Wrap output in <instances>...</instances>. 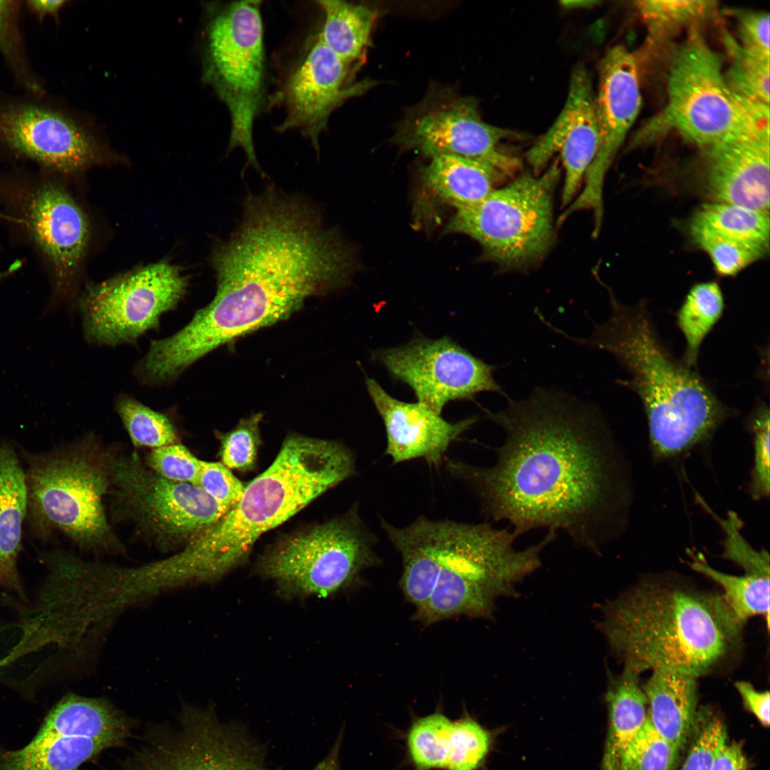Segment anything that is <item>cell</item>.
Returning <instances> with one entry per match:
<instances>
[{
  "mask_svg": "<svg viewBox=\"0 0 770 770\" xmlns=\"http://www.w3.org/2000/svg\"><path fill=\"white\" fill-rule=\"evenodd\" d=\"M486 411L505 433L490 467L448 461L474 491L485 515L506 520L515 537L538 528L563 531L598 552L620 490L612 441L600 413L553 390Z\"/></svg>",
  "mask_w": 770,
  "mask_h": 770,
  "instance_id": "1",
  "label": "cell"
},
{
  "mask_svg": "<svg viewBox=\"0 0 770 770\" xmlns=\"http://www.w3.org/2000/svg\"><path fill=\"white\" fill-rule=\"evenodd\" d=\"M216 294L170 337L152 340L150 361L175 380L216 348L284 320L312 297L348 284L352 252L307 200L267 188L245 200L242 221L213 250Z\"/></svg>",
  "mask_w": 770,
  "mask_h": 770,
  "instance_id": "2",
  "label": "cell"
},
{
  "mask_svg": "<svg viewBox=\"0 0 770 770\" xmlns=\"http://www.w3.org/2000/svg\"><path fill=\"white\" fill-rule=\"evenodd\" d=\"M381 526L394 547L419 558L436 578L426 605L413 618L426 625L466 615L489 617L497 599L541 565V553L556 533L523 549L512 531L488 523H466L421 517L404 527L385 520Z\"/></svg>",
  "mask_w": 770,
  "mask_h": 770,
  "instance_id": "3",
  "label": "cell"
},
{
  "mask_svg": "<svg viewBox=\"0 0 770 770\" xmlns=\"http://www.w3.org/2000/svg\"><path fill=\"white\" fill-rule=\"evenodd\" d=\"M575 340L610 353L627 371L630 379L617 383L639 396L657 458L709 439L732 415L696 369L671 353L645 306L613 301L609 319L595 325L589 338Z\"/></svg>",
  "mask_w": 770,
  "mask_h": 770,
  "instance_id": "4",
  "label": "cell"
},
{
  "mask_svg": "<svg viewBox=\"0 0 770 770\" xmlns=\"http://www.w3.org/2000/svg\"><path fill=\"white\" fill-rule=\"evenodd\" d=\"M742 624L722 595L647 581L607 604L600 629L625 666L697 678L735 647Z\"/></svg>",
  "mask_w": 770,
  "mask_h": 770,
  "instance_id": "5",
  "label": "cell"
},
{
  "mask_svg": "<svg viewBox=\"0 0 770 770\" xmlns=\"http://www.w3.org/2000/svg\"><path fill=\"white\" fill-rule=\"evenodd\" d=\"M352 453L337 441L292 435L237 502L188 543L202 582L242 564L255 541L355 473Z\"/></svg>",
  "mask_w": 770,
  "mask_h": 770,
  "instance_id": "6",
  "label": "cell"
},
{
  "mask_svg": "<svg viewBox=\"0 0 770 770\" xmlns=\"http://www.w3.org/2000/svg\"><path fill=\"white\" fill-rule=\"evenodd\" d=\"M24 453L33 536L46 541L59 532L81 548L123 550L103 503L113 456L96 439L89 436L46 452Z\"/></svg>",
  "mask_w": 770,
  "mask_h": 770,
  "instance_id": "7",
  "label": "cell"
},
{
  "mask_svg": "<svg viewBox=\"0 0 770 770\" xmlns=\"http://www.w3.org/2000/svg\"><path fill=\"white\" fill-rule=\"evenodd\" d=\"M560 175L555 161L541 176L524 174L494 189L480 202L456 209L448 232L475 240L484 257L502 269L539 262L554 240L553 193Z\"/></svg>",
  "mask_w": 770,
  "mask_h": 770,
  "instance_id": "8",
  "label": "cell"
},
{
  "mask_svg": "<svg viewBox=\"0 0 770 770\" xmlns=\"http://www.w3.org/2000/svg\"><path fill=\"white\" fill-rule=\"evenodd\" d=\"M722 59L697 29L673 52L667 74L668 126L708 148L724 138L769 120V106L736 94Z\"/></svg>",
  "mask_w": 770,
  "mask_h": 770,
  "instance_id": "9",
  "label": "cell"
},
{
  "mask_svg": "<svg viewBox=\"0 0 770 770\" xmlns=\"http://www.w3.org/2000/svg\"><path fill=\"white\" fill-rule=\"evenodd\" d=\"M375 535L358 508L284 538L260 559L259 573L284 597H326L349 587L379 561Z\"/></svg>",
  "mask_w": 770,
  "mask_h": 770,
  "instance_id": "10",
  "label": "cell"
},
{
  "mask_svg": "<svg viewBox=\"0 0 770 770\" xmlns=\"http://www.w3.org/2000/svg\"><path fill=\"white\" fill-rule=\"evenodd\" d=\"M205 74L229 111V150L242 148L249 163L259 169L252 133L265 98L260 1H237L217 6L207 29Z\"/></svg>",
  "mask_w": 770,
  "mask_h": 770,
  "instance_id": "11",
  "label": "cell"
},
{
  "mask_svg": "<svg viewBox=\"0 0 770 770\" xmlns=\"http://www.w3.org/2000/svg\"><path fill=\"white\" fill-rule=\"evenodd\" d=\"M188 282L178 266L160 262L87 285L76 307L86 341L110 346L135 344L145 332L159 328L164 313L176 308Z\"/></svg>",
  "mask_w": 770,
  "mask_h": 770,
  "instance_id": "12",
  "label": "cell"
},
{
  "mask_svg": "<svg viewBox=\"0 0 770 770\" xmlns=\"http://www.w3.org/2000/svg\"><path fill=\"white\" fill-rule=\"evenodd\" d=\"M110 488L118 509L165 549L185 546L226 513L199 486L161 476L135 453L112 457Z\"/></svg>",
  "mask_w": 770,
  "mask_h": 770,
  "instance_id": "13",
  "label": "cell"
},
{
  "mask_svg": "<svg viewBox=\"0 0 770 770\" xmlns=\"http://www.w3.org/2000/svg\"><path fill=\"white\" fill-rule=\"evenodd\" d=\"M129 730L125 715L106 698L70 693L49 711L29 744L0 751V770H82L125 741Z\"/></svg>",
  "mask_w": 770,
  "mask_h": 770,
  "instance_id": "14",
  "label": "cell"
},
{
  "mask_svg": "<svg viewBox=\"0 0 770 770\" xmlns=\"http://www.w3.org/2000/svg\"><path fill=\"white\" fill-rule=\"evenodd\" d=\"M515 132L485 122L478 102L451 91L429 93L411 108L397 130L396 141L433 158L453 155L485 163L503 175L520 166V160L503 148Z\"/></svg>",
  "mask_w": 770,
  "mask_h": 770,
  "instance_id": "15",
  "label": "cell"
},
{
  "mask_svg": "<svg viewBox=\"0 0 770 770\" xmlns=\"http://www.w3.org/2000/svg\"><path fill=\"white\" fill-rule=\"evenodd\" d=\"M15 192L18 222L50 267L52 291L43 316L63 304L76 308V278L89 237L86 215L67 190L49 178L25 183Z\"/></svg>",
  "mask_w": 770,
  "mask_h": 770,
  "instance_id": "16",
  "label": "cell"
},
{
  "mask_svg": "<svg viewBox=\"0 0 770 770\" xmlns=\"http://www.w3.org/2000/svg\"><path fill=\"white\" fill-rule=\"evenodd\" d=\"M375 355L394 378L412 389L419 404L437 414L449 401L473 400L481 392L505 396L493 378L496 366L448 337L415 338Z\"/></svg>",
  "mask_w": 770,
  "mask_h": 770,
  "instance_id": "17",
  "label": "cell"
},
{
  "mask_svg": "<svg viewBox=\"0 0 770 770\" xmlns=\"http://www.w3.org/2000/svg\"><path fill=\"white\" fill-rule=\"evenodd\" d=\"M0 146L53 173H73L102 159L75 120L35 99L0 97Z\"/></svg>",
  "mask_w": 770,
  "mask_h": 770,
  "instance_id": "18",
  "label": "cell"
},
{
  "mask_svg": "<svg viewBox=\"0 0 770 770\" xmlns=\"http://www.w3.org/2000/svg\"><path fill=\"white\" fill-rule=\"evenodd\" d=\"M131 770H274L245 731L210 709L188 707L180 729L140 751Z\"/></svg>",
  "mask_w": 770,
  "mask_h": 770,
  "instance_id": "19",
  "label": "cell"
},
{
  "mask_svg": "<svg viewBox=\"0 0 770 770\" xmlns=\"http://www.w3.org/2000/svg\"><path fill=\"white\" fill-rule=\"evenodd\" d=\"M642 103L636 57L622 45L610 48L599 66L595 113L599 145L584 177L582 192L568 208L570 213L591 210L595 220L602 217V190L606 173Z\"/></svg>",
  "mask_w": 770,
  "mask_h": 770,
  "instance_id": "20",
  "label": "cell"
},
{
  "mask_svg": "<svg viewBox=\"0 0 770 770\" xmlns=\"http://www.w3.org/2000/svg\"><path fill=\"white\" fill-rule=\"evenodd\" d=\"M350 66L314 36L281 91L285 118L278 130L300 131L318 152L331 113L370 86L365 81L349 85Z\"/></svg>",
  "mask_w": 770,
  "mask_h": 770,
  "instance_id": "21",
  "label": "cell"
},
{
  "mask_svg": "<svg viewBox=\"0 0 770 770\" xmlns=\"http://www.w3.org/2000/svg\"><path fill=\"white\" fill-rule=\"evenodd\" d=\"M599 145L595 93L586 68L572 71L564 107L548 130L528 150L526 160L535 175L559 153L565 170L562 205L573 201Z\"/></svg>",
  "mask_w": 770,
  "mask_h": 770,
  "instance_id": "22",
  "label": "cell"
},
{
  "mask_svg": "<svg viewBox=\"0 0 770 770\" xmlns=\"http://www.w3.org/2000/svg\"><path fill=\"white\" fill-rule=\"evenodd\" d=\"M705 177L717 202L769 213V121L735 133L709 147Z\"/></svg>",
  "mask_w": 770,
  "mask_h": 770,
  "instance_id": "23",
  "label": "cell"
},
{
  "mask_svg": "<svg viewBox=\"0 0 770 770\" xmlns=\"http://www.w3.org/2000/svg\"><path fill=\"white\" fill-rule=\"evenodd\" d=\"M368 393L386 433V453L394 463L423 458L438 466L449 446L474 424V416L451 423L417 403L389 395L374 379L366 377Z\"/></svg>",
  "mask_w": 770,
  "mask_h": 770,
  "instance_id": "24",
  "label": "cell"
},
{
  "mask_svg": "<svg viewBox=\"0 0 770 770\" xmlns=\"http://www.w3.org/2000/svg\"><path fill=\"white\" fill-rule=\"evenodd\" d=\"M28 513L25 471L14 445L0 444V586L27 602L17 568L22 550L23 527Z\"/></svg>",
  "mask_w": 770,
  "mask_h": 770,
  "instance_id": "25",
  "label": "cell"
},
{
  "mask_svg": "<svg viewBox=\"0 0 770 770\" xmlns=\"http://www.w3.org/2000/svg\"><path fill=\"white\" fill-rule=\"evenodd\" d=\"M642 688L651 723L669 742L679 759L692 739L697 719L696 677L653 670Z\"/></svg>",
  "mask_w": 770,
  "mask_h": 770,
  "instance_id": "26",
  "label": "cell"
},
{
  "mask_svg": "<svg viewBox=\"0 0 770 770\" xmlns=\"http://www.w3.org/2000/svg\"><path fill=\"white\" fill-rule=\"evenodd\" d=\"M641 672L625 666L621 674L611 677L606 694L609 726L602 770H617L620 759L645 724L648 704L639 682Z\"/></svg>",
  "mask_w": 770,
  "mask_h": 770,
  "instance_id": "27",
  "label": "cell"
},
{
  "mask_svg": "<svg viewBox=\"0 0 770 770\" xmlns=\"http://www.w3.org/2000/svg\"><path fill=\"white\" fill-rule=\"evenodd\" d=\"M504 175L485 163L453 155L431 158L423 174L426 186L456 209L484 199Z\"/></svg>",
  "mask_w": 770,
  "mask_h": 770,
  "instance_id": "28",
  "label": "cell"
},
{
  "mask_svg": "<svg viewBox=\"0 0 770 770\" xmlns=\"http://www.w3.org/2000/svg\"><path fill=\"white\" fill-rule=\"evenodd\" d=\"M324 21L319 36L325 45L351 66L370 44L376 11L361 4L339 0L317 1Z\"/></svg>",
  "mask_w": 770,
  "mask_h": 770,
  "instance_id": "29",
  "label": "cell"
},
{
  "mask_svg": "<svg viewBox=\"0 0 770 770\" xmlns=\"http://www.w3.org/2000/svg\"><path fill=\"white\" fill-rule=\"evenodd\" d=\"M724 309V296L716 282L696 284L686 295L676 313V324L685 339L682 361L687 366L696 369L701 345Z\"/></svg>",
  "mask_w": 770,
  "mask_h": 770,
  "instance_id": "30",
  "label": "cell"
},
{
  "mask_svg": "<svg viewBox=\"0 0 770 770\" xmlns=\"http://www.w3.org/2000/svg\"><path fill=\"white\" fill-rule=\"evenodd\" d=\"M690 228L769 247V213L742 206L717 202L704 205L693 216Z\"/></svg>",
  "mask_w": 770,
  "mask_h": 770,
  "instance_id": "31",
  "label": "cell"
},
{
  "mask_svg": "<svg viewBox=\"0 0 770 770\" xmlns=\"http://www.w3.org/2000/svg\"><path fill=\"white\" fill-rule=\"evenodd\" d=\"M692 557L690 567L722 587V597L741 623L750 617L761 615H764L769 628V577L747 573L743 576L728 575L709 566L702 554Z\"/></svg>",
  "mask_w": 770,
  "mask_h": 770,
  "instance_id": "32",
  "label": "cell"
},
{
  "mask_svg": "<svg viewBox=\"0 0 770 770\" xmlns=\"http://www.w3.org/2000/svg\"><path fill=\"white\" fill-rule=\"evenodd\" d=\"M635 7L648 32L652 44L659 43L672 36L680 29L712 18L717 11V3L700 0H643Z\"/></svg>",
  "mask_w": 770,
  "mask_h": 770,
  "instance_id": "33",
  "label": "cell"
},
{
  "mask_svg": "<svg viewBox=\"0 0 770 770\" xmlns=\"http://www.w3.org/2000/svg\"><path fill=\"white\" fill-rule=\"evenodd\" d=\"M453 722L440 712L419 718L406 734V747L416 770H446L452 749Z\"/></svg>",
  "mask_w": 770,
  "mask_h": 770,
  "instance_id": "34",
  "label": "cell"
},
{
  "mask_svg": "<svg viewBox=\"0 0 770 770\" xmlns=\"http://www.w3.org/2000/svg\"><path fill=\"white\" fill-rule=\"evenodd\" d=\"M723 41L731 59L724 74L733 92L754 102L769 105L770 59L749 51L729 33Z\"/></svg>",
  "mask_w": 770,
  "mask_h": 770,
  "instance_id": "35",
  "label": "cell"
},
{
  "mask_svg": "<svg viewBox=\"0 0 770 770\" xmlns=\"http://www.w3.org/2000/svg\"><path fill=\"white\" fill-rule=\"evenodd\" d=\"M114 408L134 446L156 448L177 443L176 428L165 414L125 394L118 396Z\"/></svg>",
  "mask_w": 770,
  "mask_h": 770,
  "instance_id": "36",
  "label": "cell"
},
{
  "mask_svg": "<svg viewBox=\"0 0 770 770\" xmlns=\"http://www.w3.org/2000/svg\"><path fill=\"white\" fill-rule=\"evenodd\" d=\"M678 762L669 742L647 718L623 751L617 770H672Z\"/></svg>",
  "mask_w": 770,
  "mask_h": 770,
  "instance_id": "37",
  "label": "cell"
},
{
  "mask_svg": "<svg viewBox=\"0 0 770 770\" xmlns=\"http://www.w3.org/2000/svg\"><path fill=\"white\" fill-rule=\"evenodd\" d=\"M691 232L696 242L708 253L717 273L723 276L737 274L768 250L706 230L691 228Z\"/></svg>",
  "mask_w": 770,
  "mask_h": 770,
  "instance_id": "38",
  "label": "cell"
},
{
  "mask_svg": "<svg viewBox=\"0 0 770 770\" xmlns=\"http://www.w3.org/2000/svg\"><path fill=\"white\" fill-rule=\"evenodd\" d=\"M690 741L680 770H710L715 756L727 742L722 719L707 708L699 710Z\"/></svg>",
  "mask_w": 770,
  "mask_h": 770,
  "instance_id": "39",
  "label": "cell"
},
{
  "mask_svg": "<svg viewBox=\"0 0 770 770\" xmlns=\"http://www.w3.org/2000/svg\"><path fill=\"white\" fill-rule=\"evenodd\" d=\"M261 413L242 419L231 431L220 434V456L227 468L239 471L251 469L255 465L260 444Z\"/></svg>",
  "mask_w": 770,
  "mask_h": 770,
  "instance_id": "40",
  "label": "cell"
},
{
  "mask_svg": "<svg viewBox=\"0 0 770 770\" xmlns=\"http://www.w3.org/2000/svg\"><path fill=\"white\" fill-rule=\"evenodd\" d=\"M21 1H0V53L12 68L17 79L32 93L41 88L29 72L22 51L18 27Z\"/></svg>",
  "mask_w": 770,
  "mask_h": 770,
  "instance_id": "41",
  "label": "cell"
},
{
  "mask_svg": "<svg viewBox=\"0 0 770 770\" xmlns=\"http://www.w3.org/2000/svg\"><path fill=\"white\" fill-rule=\"evenodd\" d=\"M453 722L456 747L448 770H478L491 750V732L468 715Z\"/></svg>",
  "mask_w": 770,
  "mask_h": 770,
  "instance_id": "42",
  "label": "cell"
},
{
  "mask_svg": "<svg viewBox=\"0 0 770 770\" xmlns=\"http://www.w3.org/2000/svg\"><path fill=\"white\" fill-rule=\"evenodd\" d=\"M753 435L754 466L750 483L751 496L756 500L769 495V409L763 401L754 409L749 418Z\"/></svg>",
  "mask_w": 770,
  "mask_h": 770,
  "instance_id": "43",
  "label": "cell"
},
{
  "mask_svg": "<svg viewBox=\"0 0 770 770\" xmlns=\"http://www.w3.org/2000/svg\"><path fill=\"white\" fill-rule=\"evenodd\" d=\"M718 521L724 533L723 557L739 565L744 573L769 577V553L752 548L741 534V521L737 514L730 512Z\"/></svg>",
  "mask_w": 770,
  "mask_h": 770,
  "instance_id": "44",
  "label": "cell"
},
{
  "mask_svg": "<svg viewBox=\"0 0 770 770\" xmlns=\"http://www.w3.org/2000/svg\"><path fill=\"white\" fill-rule=\"evenodd\" d=\"M200 463L185 446L175 443L153 448L145 465L168 480L197 485Z\"/></svg>",
  "mask_w": 770,
  "mask_h": 770,
  "instance_id": "45",
  "label": "cell"
},
{
  "mask_svg": "<svg viewBox=\"0 0 770 770\" xmlns=\"http://www.w3.org/2000/svg\"><path fill=\"white\" fill-rule=\"evenodd\" d=\"M197 485L226 512L241 497L245 486L223 464L201 461Z\"/></svg>",
  "mask_w": 770,
  "mask_h": 770,
  "instance_id": "46",
  "label": "cell"
},
{
  "mask_svg": "<svg viewBox=\"0 0 770 770\" xmlns=\"http://www.w3.org/2000/svg\"><path fill=\"white\" fill-rule=\"evenodd\" d=\"M739 40L744 48L766 57L769 55V15L747 11L738 15Z\"/></svg>",
  "mask_w": 770,
  "mask_h": 770,
  "instance_id": "47",
  "label": "cell"
},
{
  "mask_svg": "<svg viewBox=\"0 0 770 770\" xmlns=\"http://www.w3.org/2000/svg\"><path fill=\"white\" fill-rule=\"evenodd\" d=\"M735 687L746 709L755 716L761 724L768 727L770 697L769 691H758L751 684L745 681L736 682Z\"/></svg>",
  "mask_w": 770,
  "mask_h": 770,
  "instance_id": "48",
  "label": "cell"
},
{
  "mask_svg": "<svg viewBox=\"0 0 770 770\" xmlns=\"http://www.w3.org/2000/svg\"><path fill=\"white\" fill-rule=\"evenodd\" d=\"M748 762L741 744H727L715 756L710 770H747Z\"/></svg>",
  "mask_w": 770,
  "mask_h": 770,
  "instance_id": "49",
  "label": "cell"
},
{
  "mask_svg": "<svg viewBox=\"0 0 770 770\" xmlns=\"http://www.w3.org/2000/svg\"><path fill=\"white\" fill-rule=\"evenodd\" d=\"M65 2L63 0H31L25 4L29 11L41 22L47 16L56 17Z\"/></svg>",
  "mask_w": 770,
  "mask_h": 770,
  "instance_id": "50",
  "label": "cell"
},
{
  "mask_svg": "<svg viewBox=\"0 0 770 770\" xmlns=\"http://www.w3.org/2000/svg\"><path fill=\"white\" fill-rule=\"evenodd\" d=\"M342 742V735L339 734L329 753L312 770H341L339 756Z\"/></svg>",
  "mask_w": 770,
  "mask_h": 770,
  "instance_id": "51",
  "label": "cell"
}]
</instances>
